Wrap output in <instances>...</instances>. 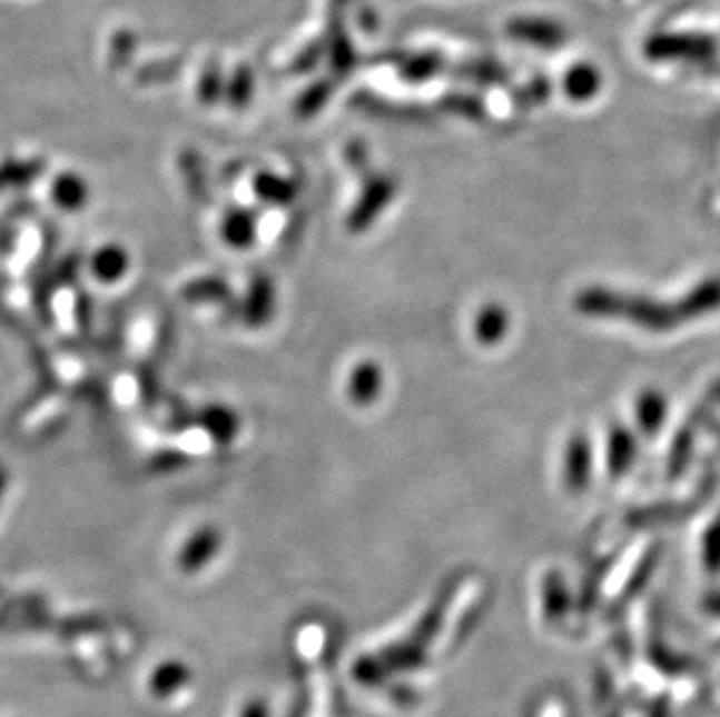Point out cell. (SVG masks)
Masks as SVG:
<instances>
[{
    "label": "cell",
    "instance_id": "cell-1",
    "mask_svg": "<svg viewBox=\"0 0 720 717\" xmlns=\"http://www.w3.org/2000/svg\"><path fill=\"white\" fill-rule=\"evenodd\" d=\"M579 308L592 315H618V317H630L634 325L645 327L651 331H667L677 327L681 319H686L683 308H667L653 301L637 299V296H623V293H611L604 289H592L585 291L579 299Z\"/></svg>",
    "mask_w": 720,
    "mask_h": 717
},
{
    "label": "cell",
    "instance_id": "cell-2",
    "mask_svg": "<svg viewBox=\"0 0 720 717\" xmlns=\"http://www.w3.org/2000/svg\"><path fill=\"white\" fill-rule=\"evenodd\" d=\"M643 54L655 63H711L718 57V40L709 33H658L645 40Z\"/></svg>",
    "mask_w": 720,
    "mask_h": 717
},
{
    "label": "cell",
    "instance_id": "cell-3",
    "mask_svg": "<svg viewBox=\"0 0 720 717\" xmlns=\"http://www.w3.org/2000/svg\"><path fill=\"white\" fill-rule=\"evenodd\" d=\"M506 33L517 42L541 49V52H555L566 42V29L562 23L545 17H515L509 21Z\"/></svg>",
    "mask_w": 720,
    "mask_h": 717
},
{
    "label": "cell",
    "instance_id": "cell-4",
    "mask_svg": "<svg viewBox=\"0 0 720 717\" xmlns=\"http://www.w3.org/2000/svg\"><path fill=\"white\" fill-rule=\"evenodd\" d=\"M562 89L569 96V101L588 103L602 89V72L598 66L585 63V61L574 63L564 72Z\"/></svg>",
    "mask_w": 720,
    "mask_h": 717
},
{
    "label": "cell",
    "instance_id": "cell-5",
    "mask_svg": "<svg viewBox=\"0 0 720 717\" xmlns=\"http://www.w3.org/2000/svg\"><path fill=\"white\" fill-rule=\"evenodd\" d=\"M590 474V450L583 438H574L566 455V482L571 489H581Z\"/></svg>",
    "mask_w": 720,
    "mask_h": 717
},
{
    "label": "cell",
    "instance_id": "cell-6",
    "mask_svg": "<svg viewBox=\"0 0 720 717\" xmlns=\"http://www.w3.org/2000/svg\"><path fill=\"white\" fill-rule=\"evenodd\" d=\"M686 319L690 317H700L704 312H711L720 308V282H704L702 287L694 289L688 299L681 303Z\"/></svg>",
    "mask_w": 720,
    "mask_h": 717
},
{
    "label": "cell",
    "instance_id": "cell-7",
    "mask_svg": "<svg viewBox=\"0 0 720 717\" xmlns=\"http://www.w3.org/2000/svg\"><path fill=\"white\" fill-rule=\"evenodd\" d=\"M506 329H509V317L502 308L490 306L479 315L476 336L481 338V342H487V345L500 342V338L506 333Z\"/></svg>",
    "mask_w": 720,
    "mask_h": 717
},
{
    "label": "cell",
    "instance_id": "cell-8",
    "mask_svg": "<svg viewBox=\"0 0 720 717\" xmlns=\"http://www.w3.org/2000/svg\"><path fill=\"white\" fill-rule=\"evenodd\" d=\"M634 459V440L625 429H615L609 442V466L611 474H623Z\"/></svg>",
    "mask_w": 720,
    "mask_h": 717
},
{
    "label": "cell",
    "instance_id": "cell-9",
    "mask_svg": "<svg viewBox=\"0 0 720 717\" xmlns=\"http://www.w3.org/2000/svg\"><path fill=\"white\" fill-rule=\"evenodd\" d=\"M664 417V399L658 391H645L643 399L639 401V425L643 431L653 434Z\"/></svg>",
    "mask_w": 720,
    "mask_h": 717
}]
</instances>
